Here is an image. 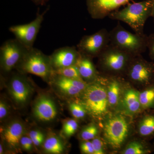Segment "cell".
<instances>
[{
	"instance_id": "1",
	"label": "cell",
	"mask_w": 154,
	"mask_h": 154,
	"mask_svg": "<svg viewBox=\"0 0 154 154\" xmlns=\"http://www.w3.org/2000/svg\"><path fill=\"white\" fill-rule=\"evenodd\" d=\"M152 7V0H145L128 5L120 11L112 12L107 17L124 22L135 33L143 35L145 24L149 17H151Z\"/></svg>"
},
{
	"instance_id": "2",
	"label": "cell",
	"mask_w": 154,
	"mask_h": 154,
	"mask_svg": "<svg viewBox=\"0 0 154 154\" xmlns=\"http://www.w3.org/2000/svg\"><path fill=\"white\" fill-rule=\"evenodd\" d=\"M134 57L110 43L98 57V66L108 77L125 75Z\"/></svg>"
},
{
	"instance_id": "3",
	"label": "cell",
	"mask_w": 154,
	"mask_h": 154,
	"mask_svg": "<svg viewBox=\"0 0 154 154\" xmlns=\"http://www.w3.org/2000/svg\"><path fill=\"white\" fill-rule=\"evenodd\" d=\"M25 74L11 72L7 81V92L15 108L22 110L29 105L34 92L32 81Z\"/></svg>"
},
{
	"instance_id": "4",
	"label": "cell",
	"mask_w": 154,
	"mask_h": 154,
	"mask_svg": "<svg viewBox=\"0 0 154 154\" xmlns=\"http://www.w3.org/2000/svg\"><path fill=\"white\" fill-rule=\"evenodd\" d=\"M99 80L100 77L95 82L88 84L79 97V101L85 107L88 114L96 118L104 116L109 106L107 88Z\"/></svg>"
},
{
	"instance_id": "5",
	"label": "cell",
	"mask_w": 154,
	"mask_h": 154,
	"mask_svg": "<svg viewBox=\"0 0 154 154\" xmlns=\"http://www.w3.org/2000/svg\"><path fill=\"white\" fill-rule=\"evenodd\" d=\"M16 69L25 74L35 75L48 83L53 72L49 56L33 47L28 50Z\"/></svg>"
},
{
	"instance_id": "6",
	"label": "cell",
	"mask_w": 154,
	"mask_h": 154,
	"mask_svg": "<svg viewBox=\"0 0 154 154\" xmlns=\"http://www.w3.org/2000/svg\"><path fill=\"white\" fill-rule=\"evenodd\" d=\"M109 35L110 44L134 56L141 55L147 49V35L131 33L119 22L109 32Z\"/></svg>"
},
{
	"instance_id": "7",
	"label": "cell",
	"mask_w": 154,
	"mask_h": 154,
	"mask_svg": "<svg viewBox=\"0 0 154 154\" xmlns=\"http://www.w3.org/2000/svg\"><path fill=\"white\" fill-rule=\"evenodd\" d=\"M31 115L35 121L40 124L55 122L59 115V108L55 99L49 93H39L32 104Z\"/></svg>"
},
{
	"instance_id": "8",
	"label": "cell",
	"mask_w": 154,
	"mask_h": 154,
	"mask_svg": "<svg viewBox=\"0 0 154 154\" xmlns=\"http://www.w3.org/2000/svg\"><path fill=\"white\" fill-rule=\"evenodd\" d=\"M130 131V125L125 116L116 114L105 121L103 134L105 140L113 149H118L126 140Z\"/></svg>"
},
{
	"instance_id": "9",
	"label": "cell",
	"mask_w": 154,
	"mask_h": 154,
	"mask_svg": "<svg viewBox=\"0 0 154 154\" xmlns=\"http://www.w3.org/2000/svg\"><path fill=\"white\" fill-rule=\"evenodd\" d=\"M28 49L16 38L5 42L0 48V68L2 74L8 75L16 69Z\"/></svg>"
},
{
	"instance_id": "10",
	"label": "cell",
	"mask_w": 154,
	"mask_h": 154,
	"mask_svg": "<svg viewBox=\"0 0 154 154\" xmlns=\"http://www.w3.org/2000/svg\"><path fill=\"white\" fill-rule=\"evenodd\" d=\"M1 127V141L7 150L11 152L21 151L20 141L21 138L27 132L26 124L22 119L17 117L9 119Z\"/></svg>"
},
{
	"instance_id": "11",
	"label": "cell",
	"mask_w": 154,
	"mask_h": 154,
	"mask_svg": "<svg viewBox=\"0 0 154 154\" xmlns=\"http://www.w3.org/2000/svg\"><path fill=\"white\" fill-rule=\"evenodd\" d=\"M125 75L131 82L145 87L154 83V63L145 60L141 55L134 57Z\"/></svg>"
},
{
	"instance_id": "12",
	"label": "cell",
	"mask_w": 154,
	"mask_h": 154,
	"mask_svg": "<svg viewBox=\"0 0 154 154\" xmlns=\"http://www.w3.org/2000/svg\"><path fill=\"white\" fill-rule=\"evenodd\" d=\"M48 84L56 94L67 101L79 98L88 85L83 80L69 79L53 73Z\"/></svg>"
},
{
	"instance_id": "13",
	"label": "cell",
	"mask_w": 154,
	"mask_h": 154,
	"mask_svg": "<svg viewBox=\"0 0 154 154\" xmlns=\"http://www.w3.org/2000/svg\"><path fill=\"white\" fill-rule=\"evenodd\" d=\"M109 32L103 28L96 33L83 36L77 48L82 55L98 57L110 44Z\"/></svg>"
},
{
	"instance_id": "14",
	"label": "cell",
	"mask_w": 154,
	"mask_h": 154,
	"mask_svg": "<svg viewBox=\"0 0 154 154\" xmlns=\"http://www.w3.org/2000/svg\"><path fill=\"white\" fill-rule=\"evenodd\" d=\"M48 9L49 8H48L42 14L38 12L35 19L30 23L11 26L9 28V31L25 47L28 49L32 48L44 20L45 15Z\"/></svg>"
},
{
	"instance_id": "15",
	"label": "cell",
	"mask_w": 154,
	"mask_h": 154,
	"mask_svg": "<svg viewBox=\"0 0 154 154\" xmlns=\"http://www.w3.org/2000/svg\"><path fill=\"white\" fill-rule=\"evenodd\" d=\"M131 0H86L88 11L91 18L101 19Z\"/></svg>"
},
{
	"instance_id": "16",
	"label": "cell",
	"mask_w": 154,
	"mask_h": 154,
	"mask_svg": "<svg viewBox=\"0 0 154 154\" xmlns=\"http://www.w3.org/2000/svg\"><path fill=\"white\" fill-rule=\"evenodd\" d=\"M81 55L75 46H66L55 50L49 56L53 70L75 65Z\"/></svg>"
},
{
	"instance_id": "17",
	"label": "cell",
	"mask_w": 154,
	"mask_h": 154,
	"mask_svg": "<svg viewBox=\"0 0 154 154\" xmlns=\"http://www.w3.org/2000/svg\"><path fill=\"white\" fill-rule=\"evenodd\" d=\"M41 149L45 154H62L66 152L68 147L66 139L61 135L49 131Z\"/></svg>"
},
{
	"instance_id": "18",
	"label": "cell",
	"mask_w": 154,
	"mask_h": 154,
	"mask_svg": "<svg viewBox=\"0 0 154 154\" xmlns=\"http://www.w3.org/2000/svg\"><path fill=\"white\" fill-rule=\"evenodd\" d=\"M92 59L81 54L76 64L82 79L88 84L95 82L99 78V73L95 67Z\"/></svg>"
},
{
	"instance_id": "19",
	"label": "cell",
	"mask_w": 154,
	"mask_h": 154,
	"mask_svg": "<svg viewBox=\"0 0 154 154\" xmlns=\"http://www.w3.org/2000/svg\"><path fill=\"white\" fill-rule=\"evenodd\" d=\"M123 105L126 111L130 114L138 113L142 109L139 99V93L134 89H128L125 93Z\"/></svg>"
},
{
	"instance_id": "20",
	"label": "cell",
	"mask_w": 154,
	"mask_h": 154,
	"mask_svg": "<svg viewBox=\"0 0 154 154\" xmlns=\"http://www.w3.org/2000/svg\"><path fill=\"white\" fill-rule=\"evenodd\" d=\"M109 82L107 88V99L109 106L117 105L121 94V82L117 77H109Z\"/></svg>"
},
{
	"instance_id": "21",
	"label": "cell",
	"mask_w": 154,
	"mask_h": 154,
	"mask_svg": "<svg viewBox=\"0 0 154 154\" xmlns=\"http://www.w3.org/2000/svg\"><path fill=\"white\" fill-rule=\"evenodd\" d=\"M138 132L145 138L154 137V111L146 113L142 117L138 125Z\"/></svg>"
},
{
	"instance_id": "22",
	"label": "cell",
	"mask_w": 154,
	"mask_h": 154,
	"mask_svg": "<svg viewBox=\"0 0 154 154\" xmlns=\"http://www.w3.org/2000/svg\"><path fill=\"white\" fill-rule=\"evenodd\" d=\"M139 99L142 109H154V83L145 87L139 93Z\"/></svg>"
},
{
	"instance_id": "23",
	"label": "cell",
	"mask_w": 154,
	"mask_h": 154,
	"mask_svg": "<svg viewBox=\"0 0 154 154\" xmlns=\"http://www.w3.org/2000/svg\"><path fill=\"white\" fill-rule=\"evenodd\" d=\"M153 151L149 144L143 142L132 141L121 152L122 154H146Z\"/></svg>"
},
{
	"instance_id": "24",
	"label": "cell",
	"mask_w": 154,
	"mask_h": 154,
	"mask_svg": "<svg viewBox=\"0 0 154 154\" xmlns=\"http://www.w3.org/2000/svg\"><path fill=\"white\" fill-rule=\"evenodd\" d=\"M68 108L72 116L75 119L82 120L85 118L88 114L87 109L83 104L79 100H74V99L68 100Z\"/></svg>"
},
{
	"instance_id": "25",
	"label": "cell",
	"mask_w": 154,
	"mask_h": 154,
	"mask_svg": "<svg viewBox=\"0 0 154 154\" xmlns=\"http://www.w3.org/2000/svg\"><path fill=\"white\" fill-rule=\"evenodd\" d=\"M79 127L77 119L75 118L67 119L63 123L60 134L66 139L69 138L76 133Z\"/></svg>"
},
{
	"instance_id": "26",
	"label": "cell",
	"mask_w": 154,
	"mask_h": 154,
	"mask_svg": "<svg viewBox=\"0 0 154 154\" xmlns=\"http://www.w3.org/2000/svg\"><path fill=\"white\" fill-rule=\"evenodd\" d=\"M99 133L98 126L94 123H91L82 129L80 132L79 137L83 141L92 140L98 136Z\"/></svg>"
},
{
	"instance_id": "27",
	"label": "cell",
	"mask_w": 154,
	"mask_h": 154,
	"mask_svg": "<svg viewBox=\"0 0 154 154\" xmlns=\"http://www.w3.org/2000/svg\"><path fill=\"white\" fill-rule=\"evenodd\" d=\"M53 73L69 79L84 81L80 75L79 69L76 65L53 71Z\"/></svg>"
},
{
	"instance_id": "28",
	"label": "cell",
	"mask_w": 154,
	"mask_h": 154,
	"mask_svg": "<svg viewBox=\"0 0 154 154\" xmlns=\"http://www.w3.org/2000/svg\"><path fill=\"white\" fill-rule=\"evenodd\" d=\"M12 113V108L8 100L4 98L1 97L0 99V122L4 123L9 119L11 118Z\"/></svg>"
},
{
	"instance_id": "29",
	"label": "cell",
	"mask_w": 154,
	"mask_h": 154,
	"mask_svg": "<svg viewBox=\"0 0 154 154\" xmlns=\"http://www.w3.org/2000/svg\"><path fill=\"white\" fill-rule=\"evenodd\" d=\"M20 146L21 150L28 152H33L36 149L33 141L28 135V131L21 138Z\"/></svg>"
},
{
	"instance_id": "30",
	"label": "cell",
	"mask_w": 154,
	"mask_h": 154,
	"mask_svg": "<svg viewBox=\"0 0 154 154\" xmlns=\"http://www.w3.org/2000/svg\"><path fill=\"white\" fill-rule=\"evenodd\" d=\"M94 151V154L105 153L104 143L100 137L98 136L91 140Z\"/></svg>"
},
{
	"instance_id": "31",
	"label": "cell",
	"mask_w": 154,
	"mask_h": 154,
	"mask_svg": "<svg viewBox=\"0 0 154 154\" xmlns=\"http://www.w3.org/2000/svg\"><path fill=\"white\" fill-rule=\"evenodd\" d=\"M81 151L84 154H94V151L91 141H83L80 144Z\"/></svg>"
},
{
	"instance_id": "32",
	"label": "cell",
	"mask_w": 154,
	"mask_h": 154,
	"mask_svg": "<svg viewBox=\"0 0 154 154\" xmlns=\"http://www.w3.org/2000/svg\"><path fill=\"white\" fill-rule=\"evenodd\" d=\"M147 47L149 50L150 57L154 60V33L148 36Z\"/></svg>"
},
{
	"instance_id": "33",
	"label": "cell",
	"mask_w": 154,
	"mask_h": 154,
	"mask_svg": "<svg viewBox=\"0 0 154 154\" xmlns=\"http://www.w3.org/2000/svg\"><path fill=\"white\" fill-rule=\"evenodd\" d=\"M36 5H44L46 4L45 0H31Z\"/></svg>"
},
{
	"instance_id": "34",
	"label": "cell",
	"mask_w": 154,
	"mask_h": 154,
	"mask_svg": "<svg viewBox=\"0 0 154 154\" xmlns=\"http://www.w3.org/2000/svg\"><path fill=\"white\" fill-rule=\"evenodd\" d=\"M151 17L153 18L154 20V0H152V7Z\"/></svg>"
},
{
	"instance_id": "35",
	"label": "cell",
	"mask_w": 154,
	"mask_h": 154,
	"mask_svg": "<svg viewBox=\"0 0 154 154\" xmlns=\"http://www.w3.org/2000/svg\"><path fill=\"white\" fill-rule=\"evenodd\" d=\"M48 1H49V0H45V3H47Z\"/></svg>"
}]
</instances>
